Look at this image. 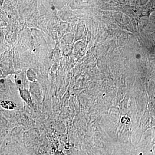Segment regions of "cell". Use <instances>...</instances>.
Returning a JSON list of instances; mask_svg holds the SVG:
<instances>
[{"label": "cell", "instance_id": "1", "mask_svg": "<svg viewBox=\"0 0 155 155\" xmlns=\"http://www.w3.org/2000/svg\"><path fill=\"white\" fill-rule=\"evenodd\" d=\"M28 78L24 73H20L15 75V81L19 89H27L28 84Z\"/></svg>", "mask_w": 155, "mask_h": 155}, {"label": "cell", "instance_id": "2", "mask_svg": "<svg viewBox=\"0 0 155 155\" xmlns=\"http://www.w3.org/2000/svg\"><path fill=\"white\" fill-rule=\"evenodd\" d=\"M20 92V95L22 98L27 103L28 105L32 104L31 97H30V93L27 89H19Z\"/></svg>", "mask_w": 155, "mask_h": 155}, {"label": "cell", "instance_id": "3", "mask_svg": "<svg viewBox=\"0 0 155 155\" xmlns=\"http://www.w3.org/2000/svg\"><path fill=\"white\" fill-rule=\"evenodd\" d=\"M26 77L30 82H36L37 77L36 73L32 69H29L26 72Z\"/></svg>", "mask_w": 155, "mask_h": 155}, {"label": "cell", "instance_id": "4", "mask_svg": "<svg viewBox=\"0 0 155 155\" xmlns=\"http://www.w3.org/2000/svg\"><path fill=\"white\" fill-rule=\"evenodd\" d=\"M1 105L3 108L6 109H13L14 107V105L10 101H3Z\"/></svg>", "mask_w": 155, "mask_h": 155}, {"label": "cell", "instance_id": "5", "mask_svg": "<svg viewBox=\"0 0 155 155\" xmlns=\"http://www.w3.org/2000/svg\"><path fill=\"white\" fill-rule=\"evenodd\" d=\"M155 11V8H154L150 12H153V11Z\"/></svg>", "mask_w": 155, "mask_h": 155}]
</instances>
